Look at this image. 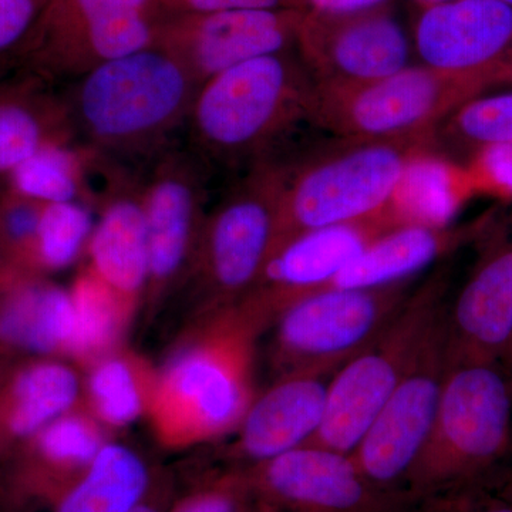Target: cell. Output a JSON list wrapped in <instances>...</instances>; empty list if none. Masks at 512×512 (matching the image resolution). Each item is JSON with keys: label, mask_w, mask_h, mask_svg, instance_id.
I'll return each mask as SVG.
<instances>
[{"label": "cell", "mask_w": 512, "mask_h": 512, "mask_svg": "<svg viewBox=\"0 0 512 512\" xmlns=\"http://www.w3.org/2000/svg\"><path fill=\"white\" fill-rule=\"evenodd\" d=\"M390 0H288L292 9L312 15L343 16L387 8Z\"/></svg>", "instance_id": "8d00e7d4"}, {"label": "cell", "mask_w": 512, "mask_h": 512, "mask_svg": "<svg viewBox=\"0 0 512 512\" xmlns=\"http://www.w3.org/2000/svg\"><path fill=\"white\" fill-rule=\"evenodd\" d=\"M198 87L177 57L151 46L72 80L63 100L73 137L87 150L153 163L187 124Z\"/></svg>", "instance_id": "7a4b0ae2"}, {"label": "cell", "mask_w": 512, "mask_h": 512, "mask_svg": "<svg viewBox=\"0 0 512 512\" xmlns=\"http://www.w3.org/2000/svg\"><path fill=\"white\" fill-rule=\"evenodd\" d=\"M474 192L467 168L436 156L431 148L407 165L387 212L400 227H447Z\"/></svg>", "instance_id": "4316f807"}, {"label": "cell", "mask_w": 512, "mask_h": 512, "mask_svg": "<svg viewBox=\"0 0 512 512\" xmlns=\"http://www.w3.org/2000/svg\"><path fill=\"white\" fill-rule=\"evenodd\" d=\"M484 512H512V508L498 507V508H491V510H487Z\"/></svg>", "instance_id": "f6af8a7d"}, {"label": "cell", "mask_w": 512, "mask_h": 512, "mask_svg": "<svg viewBox=\"0 0 512 512\" xmlns=\"http://www.w3.org/2000/svg\"><path fill=\"white\" fill-rule=\"evenodd\" d=\"M131 512H167V510H165L163 500L157 497L151 498L150 495H148L146 500L140 505H137Z\"/></svg>", "instance_id": "60d3db41"}, {"label": "cell", "mask_w": 512, "mask_h": 512, "mask_svg": "<svg viewBox=\"0 0 512 512\" xmlns=\"http://www.w3.org/2000/svg\"><path fill=\"white\" fill-rule=\"evenodd\" d=\"M43 207L12 190L0 195V275H29Z\"/></svg>", "instance_id": "1f68e13d"}, {"label": "cell", "mask_w": 512, "mask_h": 512, "mask_svg": "<svg viewBox=\"0 0 512 512\" xmlns=\"http://www.w3.org/2000/svg\"><path fill=\"white\" fill-rule=\"evenodd\" d=\"M498 365L503 369L512 389V330L510 339H508L507 346H505L503 356H501L500 363H498Z\"/></svg>", "instance_id": "ab89813d"}, {"label": "cell", "mask_w": 512, "mask_h": 512, "mask_svg": "<svg viewBox=\"0 0 512 512\" xmlns=\"http://www.w3.org/2000/svg\"><path fill=\"white\" fill-rule=\"evenodd\" d=\"M258 500L295 512H373L382 505L377 487L350 454L305 444L249 466Z\"/></svg>", "instance_id": "9a60e30c"}, {"label": "cell", "mask_w": 512, "mask_h": 512, "mask_svg": "<svg viewBox=\"0 0 512 512\" xmlns=\"http://www.w3.org/2000/svg\"><path fill=\"white\" fill-rule=\"evenodd\" d=\"M141 192L148 239L143 308L153 316L190 272L207 217V168L190 150L173 146L151 163Z\"/></svg>", "instance_id": "30bf717a"}, {"label": "cell", "mask_w": 512, "mask_h": 512, "mask_svg": "<svg viewBox=\"0 0 512 512\" xmlns=\"http://www.w3.org/2000/svg\"><path fill=\"white\" fill-rule=\"evenodd\" d=\"M269 328L248 299L192 316L157 369L147 420L161 447L187 450L237 430L256 396V340Z\"/></svg>", "instance_id": "6da1fadb"}, {"label": "cell", "mask_w": 512, "mask_h": 512, "mask_svg": "<svg viewBox=\"0 0 512 512\" xmlns=\"http://www.w3.org/2000/svg\"><path fill=\"white\" fill-rule=\"evenodd\" d=\"M13 359V355H9V353L0 352V380H2L3 375H5L6 369H8L10 360Z\"/></svg>", "instance_id": "b9f144b4"}, {"label": "cell", "mask_w": 512, "mask_h": 512, "mask_svg": "<svg viewBox=\"0 0 512 512\" xmlns=\"http://www.w3.org/2000/svg\"><path fill=\"white\" fill-rule=\"evenodd\" d=\"M288 164L252 165L207 212L190 272L192 316L220 311L254 291L278 232L279 205Z\"/></svg>", "instance_id": "5b68a950"}, {"label": "cell", "mask_w": 512, "mask_h": 512, "mask_svg": "<svg viewBox=\"0 0 512 512\" xmlns=\"http://www.w3.org/2000/svg\"><path fill=\"white\" fill-rule=\"evenodd\" d=\"M325 377L278 376L265 392L256 394L232 433V457L254 466L308 444L325 419L329 386Z\"/></svg>", "instance_id": "d6986e66"}, {"label": "cell", "mask_w": 512, "mask_h": 512, "mask_svg": "<svg viewBox=\"0 0 512 512\" xmlns=\"http://www.w3.org/2000/svg\"><path fill=\"white\" fill-rule=\"evenodd\" d=\"M512 330V229L491 237L446 315L448 362L500 363Z\"/></svg>", "instance_id": "ac0fdd59"}, {"label": "cell", "mask_w": 512, "mask_h": 512, "mask_svg": "<svg viewBox=\"0 0 512 512\" xmlns=\"http://www.w3.org/2000/svg\"><path fill=\"white\" fill-rule=\"evenodd\" d=\"M302 18L292 8L208 13L175 30L163 47L201 86L238 64L286 52L296 42Z\"/></svg>", "instance_id": "e0dca14e"}, {"label": "cell", "mask_w": 512, "mask_h": 512, "mask_svg": "<svg viewBox=\"0 0 512 512\" xmlns=\"http://www.w3.org/2000/svg\"><path fill=\"white\" fill-rule=\"evenodd\" d=\"M491 86L483 77L407 66L375 82L313 89L308 124L338 140L426 136Z\"/></svg>", "instance_id": "52a82bcc"}, {"label": "cell", "mask_w": 512, "mask_h": 512, "mask_svg": "<svg viewBox=\"0 0 512 512\" xmlns=\"http://www.w3.org/2000/svg\"><path fill=\"white\" fill-rule=\"evenodd\" d=\"M3 77H6V76H3V69H2V66H0V79H3Z\"/></svg>", "instance_id": "7dc6e473"}, {"label": "cell", "mask_w": 512, "mask_h": 512, "mask_svg": "<svg viewBox=\"0 0 512 512\" xmlns=\"http://www.w3.org/2000/svg\"><path fill=\"white\" fill-rule=\"evenodd\" d=\"M82 158L70 143L42 148L8 174L9 190L42 204L82 201Z\"/></svg>", "instance_id": "f546056e"}, {"label": "cell", "mask_w": 512, "mask_h": 512, "mask_svg": "<svg viewBox=\"0 0 512 512\" xmlns=\"http://www.w3.org/2000/svg\"><path fill=\"white\" fill-rule=\"evenodd\" d=\"M512 447V446H511Z\"/></svg>", "instance_id": "c3c4849f"}, {"label": "cell", "mask_w": 512, "mask_h": 512, "mask_svg": "<svg viewBox=\"0 0 512 512\" xmlns=\"http://www.w3.org/2000/svg\"><path fill=\"white\" fill-rule=\"evenodd\" d=\"M315 83L286 52L256 57L198 87L185 128L202 164L252 165L299 123H308Z\"/></svg>", "instance_id": "3957f363"}, {"label": "cell", "mask_w": 512, "mask_h": 512, "mask_svg": "<svg viewBox=\"0 0 512 512\" xmlns=\"http://www.w3.org/2000/svg\"><path fill=\"white\" fill-rule=\"evenodd\" d=\"M156 383V367L120 346L83 370L82 406L109 433L126 429L147 419Z\"/></svg>", "instance_id": "d4e9b609"}, {"label": "cell", "mask_w": 512, "mask_h": 512, "mask_svg": "<svg viewBox=\"0 0 512 512\" xmlns=\"http://www.w3.org/2000/svg\"><path fill=\"white\" fill-rule=\"evenodd\" d=\"M151 488L153 476L143 456L127 444L109 440L47 512H131Z\"/></svg>", "instance_id": "484cf974"}, {"label": "cell", "mask_w": 512, "mask_h": 512, "mask_svg": "<svg viewBox=\"0 0 512 512\" xmlns=\"http://www.w3.org/2000/svg\"><path fill=\"white\" fill-rule=\"evenodd\" d=\"M421 64L483 77L495 73L512 50V8L501 0H451L421 13L414 32Z\"/></svg>", "instance_id": "2e32d148"}, {"label": "cell", "mask_w": 512, "mask_h": 512, "mask_svg": "<svg viewBox=\"0 0 512 512\" xmlns=\"http://www.w3.org/2000/svg\"><path fill=\"white\" fill-rule=\"evenodd\" d=\"M73 329L69 288L43 276L0 275V352L69 360Z\"/></svg>", "instance_id": "7402d4cb"}, {"label": "cell", "mask_w": 512, "mask_h": 512, "mask_svg": "<svg viewBox=\"0 0 512 512\" xmlns=\"http://www.w3.org/2000/svg\"><path fill=\"white\" fill-rule=\"evenodd\" d=\"M73 138L63 94L30 72L0 79V174H10L42 148Z\"/></svg>", "instance_id": "cb8c5ba5"}, {"label": "cell", "mask_w": 512, "mask_h": 512, "mask_svg": "<svg viewBox=\"0 0 512 512\" xmlns=\"http://www.w3.org/2000/svg\"><path fill=\"white\" fill-rule=\"evenodd\" d=\"M295 45L316 86L375 82L409 66V39L387 8L343 16L303 13Z\"/></svg>", "instance_id": "7c38bea8"}, {"label": "cell", "mask_w": 512, "mask_h": 512, "mask_svg": "<svg viewBox=\"0 0 512 512\" xmlns=\"http://www.w3.org/2000/svg\"><path fill=\"white\" fill-rule=\"evenodd\" d=\"M94 224L89 205L82 201L45 204L29 262V275L57 274L86 254Z\"/></svg>", "instance_id": "f1b7e54d"}, {"label": "cell", "mask_w": 512, "mask_h": 512, "mask_svg": "<svg viewBox=\"0 0 512 512\" xmlns=\"http://www.w3.org/2000/svg\"><path fill=\"white\" fill-rule=\"evenodd\" d=\"M450 272L434 269L416 286L390 328L329 380L325 419L308 444L352 454L446 318Z\"/></svg>", "instance_id": "8992f818"}, {"label": "cell", "mask_w": 512, "mask_h": 512, "mask_svg": "<svg viewBox=\"0 0 512 512\" xmlns=\"http://www.w3.org/2000/svg\"><path fill=\"white\" fill-rule=\"evenodd\" d=\"M192 12L200 15L229 12V10L279 9L288 0H183Z\"/></svg>", "instance_id": "74e56055"}, {"label": "cell", "mask_w": 512, "mask_h": 512, "mask_svg": "<svg viewBox=\"0 0 512 512\" xmlns=\"http://www.w3.org/2000/svg\"><path fill=\"white\" fill-rule=\"evenodd\" d=\"M150 0H55L47 9L42 30L59 28L77 18V25L101 16L124 12H144Z\"/></svg>", "instance_id": "e575fe53"}, {"label": "cell", "mask_w": 512, "mask_h": 512, "mask_svg": "<svg viewBox=\"0 0 512 512\" xmlns=\"http://www.w3.org/2000/svg\"><path fill=\"white\" fill-rule=\"evenodd\" d=\"M466 168L476 192L512 200V144L480 148Z\"/></svg>", "instance_id": "836d02e7"}, {"label": "cell", "mask_w": 512, "mask_h": 512, "mask_svg": "<svg viewBox=\"0 0 512 512\" xmlns=\"http://www.w3.org/2000/svg\"><path fill=\"white\" fill-rule=\"evenodd\" d=\"M501 2L507 3V5L512 8V0H501Z\"/></svg>", "instance_id": "bcb514c9"}, {"label": "cell", "mask_w": 512, "mask_h": 512, "mask_svg": "<svg viewBox=\"0 0 512 512\" xmlns=\"http://www.w3.org/2000/svg\"><path fill=\"white\" fill-rule=\"evenodd\" d=\"M512 446V389L498 363H450L410 480L433 487L490 467Z\"/></svg>", "instance_id": "9c48e42d"}, {"label": "cell", "mask_w": 512, "mask_h": 512, "mask_svg": "<svg viewBox=\"0 0 512 512\" xmlns=\"http://www.w3.org/2000/svg\"><path fill=\"white\" fill-rule=\"evenodd\" d=\"M448 366L444 318L350 454L360 473L376 487L412 473L429 439Z\"/></svg>", "instance_id": "8fae6325"}, {"label": "cell", "mask_w": 512, "mask_h": 512, "mask_svg": "<svg viewBox=\"0 0 512 512\" xmlns=\"http://www.w3.org/2000/svg\"><path fill=\"white\" fill-rule=\"evenodd\" d=\"M86 255V268L136 316L143 308L148 282L147 224L141 188H114L94 224Z\"/></svg>", "instance_id": "44dd1931"}, {"label": "cell", "mask_w": 512, "mask_h": 512, "mask_svg": "<svg viewBox=\"0 0 512 512\" xmlns=\"http://www.w3.org/2000/svg\"><path fill=\"white\" fill-rule=\"evenodd\" d=\"M109 431L80 404L0 460V508L46 511L90 466Z\"/></svg>", "instance_id": "4fadbf2b"}, {"label": "cell", "mask_w": 512, "mask_h": 512, "mask_svg": "<svg viewBox=\"0 0 512 512\" xmlns=\"http://www.w3.org/2000/svg\"><path fill=\"white\" fill-rule=\"evenodd\" d=\"M400 227L380 217L306 232L275 249L247 298L271 326L289 305L323 291L372 242Z\"/></svg>", "instance_id": "5bb4252c"}, {"label": "cell", "mask_w": 512, "mask_h": 512, "mask_svg": "<svg viewBox=\"0 0 512 512\" xmlns=\"http://www.w3.org/2000/svg\"><path fill=\"white\" fill-rule=\"evenodd\" d=\"M80 370L63 357L13 356L0 380V460L82 404Z\"/></svg>", "instance_id": "ffe728a7"}, {"label": "cell", "mask_w": 512, "mask_h": 512, "mask_svg": "<svg viewBox=\"0 0 512 512\" xmlns=\"http://www.w3.org/2000/svg\"><path fill=\"white\" fill-rule=\"evenodd\" d=\"M436 136L471 148L473 153L488 146L512 144V93L468 100L437 127Z\"/></svg>", "instance_id": "4dcf8cb0"}, {"label": "cell", "mask_w": 512, "mask_h": 512, "mask_svg": "<svg viewBox=\"0 0 512 512\" xmlns=\"http://www.w3.org/2000/svg\"><path fill=\"white\" fill-rule=\"evenodd\" d=\"M434 144L436 133L393 140H339L330 150L288 165L274 251L315 229L387 214L407 165Z\"/></svg>", "instance_id": "277c9868"}, {"label": "cell", "mask_w": 512, "mask_h": 512, "mask_svg": "<svg viewBox=\"0 0 512 512\" xmlns=\"http://www.w3.org/2000/svg\"><path fill=\"white\" fill-rule=\"evenodd\" d=\"M249 512H278L272 505L264 503V501L256 500L254 507Z\"/></svg>", "instance_id": "7bdbcfd3"}, {"label": "cell", "mask_w": 512, "mask_h": 512, "mask_svg": "<svg viewBox=\"0 0 512 512\" xmlns=\"http://www.w3.org/2000/svg\"><path fill=\"white\" fill-rule=\"evenodd\" d=\"M416 279L380 288L328 289L289 305L276 318L271 346L278 376L339 370L390 328Z\"/></svg>", "instance_id": "ba28073f"}, {"label": "cell", "mask_w": 512, "mask_h": 512, "mask_svg": "<svg viewBox=\"0 0 512 512\" xmlns=\"http://www.w3.org/2000/svg\"><path fill=\"white\" fill-rule=\"evenodd\" d=\"M484 227V222H478L461 228L402 225L390 229L340 271L323 291L380 288L416 279L420 272L446 258Z\"/></svg>", "instance_id": "603a6c76"}, {"label": "cell", "mask_w": 512, "mask_h": 512, "mask_svg": "<svg viewBox=\"0 0 512 512\" xmlns=\"http://www.w3.org/2000/svg\"><path fill=\"white\" fill-rule=\"evenodd\" d=\"M420 5H423L424 8H430V6L441 5V3L451 2V0H417Z\"/></svg>", "instance_id": "ee69618b"}, {"label": "cell", "mask_w": 512, "mask_h": 512, "mask_svg": "<svg viewBox=\"0 0 512 512\" xmlns=\"http://www.w3.org/2000/svg\"><path fill=\"white\" fill-rule=\"evenodd\" d=\"M73 303V340L69 360L84 370L123 346L134 316L89 268H84L69 288Z\"/></svg>", "instance_id": "83f0119b"}, {"label": "cell", "mask_w": 512, "mask_h": 512, "mask_svg": "<svg viewBox=\"0 0 512 512\" xmlns=\"http://www.w3.org/2000/svg\"><path fill=\"white\" fill-rule=\"evenodd\" d=\"M494 84H512V50L498 67Z\"/></svg>", "instance_id": "f35d334b"}, {"label": "cell", "mask_w": 512, "mask_h": 512, "mask_svg": "<svg viewBox=\"0 0 512 512\" xmlns=\"http://www.w3.org/2000/svg\"><path fill=\"white\" fill-rule=\"evenodd\" d=\"M40 0H0V53L22 42L35 28Z\"/></svg>", "instance_id": "d590c367"}, {"label": "cell", "mask_w": 512, "mask_h": 512, "mask_svg": "<svg viewBox=\"0 0 512 512\" xmlns=\"http://www.w3.org/2000/svg\"><path fill=\"white\" fill-rule=\"evenodd\" d=\"M256 500L245 470L231 471L204 481L167 512H249Z\"/></svg>", "instance_id": "d6a6232c"}]
</instances>
